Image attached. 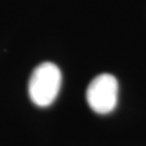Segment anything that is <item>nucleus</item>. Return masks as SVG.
I'll use <instances>...</instances> for the list:
<instances>
[{
  "mask_svg": "<svg viewBox=\"0 0 146 146\" xmlns=\"http://www.w3.org/2000/svg\"><path fill=\"white\" fill-rule=\"evenodd\" d=\"M62 84V73L51 62L37 66L29 78L28 94L31 102L39 107L50 106L56 100Z\"/></svg>",
  "mask_w": 146,
  "mask_h": 146,
  "instance_id": "f257e3e1",
  "label": "nucleus"
},
{
  "mask_svg": "<svg viewBox=\"0 0 146 146\" xmlns=\"http://www.w3.org/2000/svg\"><path fill=\"white\" fill-rule=\"evenodd\" d=\"M119 86L115 76L101 74L92 79L87 89V102L90 108L100 115L110 114L118 103Z\"/></svg>",
  "mask_w": 146,
  "mask_h": 146,
  "instance_id": "f03ea898",
  "label": "nucleus"
}]
</instances>
